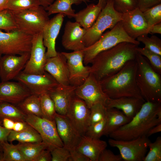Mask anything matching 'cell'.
Returning <instances> with one entry per match:
<instances>
[{
  "label": "cell",
  "mask_w": 161,
  "mask_h": 161,
  "mask_svg": "<svg viewBox=\"0 0 161 161\" xmlns=\"http://www.w3.org/2000/svg\"><path fill=\"white\" fill-rule=\"evenodd\" d=\"M87 30L76 21H68L66 23L62 38V44L66 50H82L85 48L84 37Z\"/></svg>",
  "instance_id": "obj_18"
},
{
  "label": "cell",
  "mask_w": 161,
  "mask_h": 161,
  "mask_svg": "<svg viewBox=\"0 0 161 161\" xmlns=\"http://www.w3.org/2000/svg\"><path fill=\"white\" fill-rule=\"evenodd\" d=\"M61 52L66 59L70 85L76 87L80 85L91 73L90 66L84 64L83 50Z\"/></svg>",
  "instance_id": "obj_13"
},
{
  "label": "cell",
  "mask_w": 161,
  "mask_h": 161,
  "mask_svg": "<svg viewBox=\"0 0 161 161\" xmlns=\"http://www.w3.org/2000/svg\"><path fill=\"white\" fill-rule=\"evenodd\" d=\"M31 91L32 94L38 95L49 92L59 84L48 73L42 74H27L22 71L16 78Z\"/></svg>",
  "instance_id": "obj_15"
},
{
  "label": "cell",
  "mask_w": 161,
  "mask_h": 161,
  "mask_svg": "<svg viewBox=\"0 0 161 161\" xmlns=\"http://www.w3.org/2000/svg\"><path fill=\"white\" fill-rule=\"evenodd\" d=\"M0 161H3V153L0 154Z\"/></svg>",
  "instance_id": "obj_58"
},
{
  "label": "cell",
  "mask_w": 161,
  "mask_h": 161,
  "mask_svg": "<svg viewBox=\"0 0 161 161\" xmlns=\"http://www.w3.org/2000/svg\"><path fill=\"white\" fill-rule=\"evenodd\" d=\"M17 29L10 10L6 9L0 12V30L7 32Z\"/></svg>",
  "instance_id": "obj_40"
},
{
  "label": "cell",
  "mask_w": 161,
  "mask_h": 161,
  "mask_svg": "<svg viewBox=\"0 0 161 161\" xmlns=\"http://www.w3.org/2000/svg\"><path fill=\"white\" fill-rule=\"evenodd\" d=\"M29 126L25 121H16L13 130L17 132L21 131L26 129Z\"/></svg>",
  "instance_id": "obj_49"
},
{
  "label": "cell",
  "mask_w": 161,
  "mask_h": 161,
  "mask_svg": "<svg viewBox=\"0 0 161 161\" xmlns=\"http://www.w3.org/2000/svg\"><path fill=\"white\" fill-rule=\"evenodd\" d=\"M137 84L145 101L161 103V76L152 67L148 60L137 52Z\"/></svg>",
  "instance_id": "obj_4"
},
{
  "label": "cell",
  "mask_w": 161,
  "mask_h": 161,
  "mask_svg": "<svg viewBox=\"0 0 161 161\" xmlns=\"http://www.w3.org/2000/svg\"><path fill=\"white\" fill-rule=\"evenodd\" d=\"M33 37L18 29L6 32L0 30V53L21 55L30 52Z\"/></svg>",
  "instance_id": "obj_8"
},
{
  "label": "cell",
  "mask_w": 161,
  "mask_h": 161,
  "mask_svg": "<svg viewBox=\"0 0 161 161\" xmlns=\"http://www.w3.org/2000/svg\"><path fill=\"white\" fill-rule=\"evenodd\" d=\"M149 151L143 161H161V137L159 136L153 143L148 144Z\"/></svg>",
  "instance_id": "obj_39"
},
{
  "label": "cell",
  "mask_w": 161,
  "mask_h": 161,
  "mask_svg": "<svg viewBox=\"0 0 161 161\" xmlns=\"http://www.w3.org/2000/svg\"><path fill=\"white\" fill-rule=\"evenodd\" d=\"M136 40L144 44V47L161 56V40L157 36L152 35L149 37L148 35L144 34L138 37Z\"/></svg>",
  "instance_id": "obj_36"
},
{
  "label": "cell",
  "mask_w": 161,
  "mask_h": 161,
  "mask_svg": "<svg viewBox=\"0 0 161 161\" xmlns=\"http://www.w3.org/2000/svg\"><path fill=\"white\" fill-rule=\"evenodd\" d=\"M18 107L26 115L43 117L39 95L32 94L18 104Z\"/></svg>",
  "instance_id": "obj_31"
},
{
  "label": "cell",
  "mask_w": 161,
  "mask_h": 161,
  "mask_svg": "<svg viewBox=\"0 0 161 161\" xmlns=\"http://www.w3.org/2000/svg\"><path fill=\"white\" fill-rule=\"evenodd\" d=\"M14 141L20 143H40L42 142V140L38 132L29 125L26 129L21 131H11L7 141L11 143Z\"/></svg>",
  "instance_id": "obj_29"
},
{
  "label": "cell",
  "mask_w": 161,
  "mask_h": 161,
  "mask_svg": "<svg viewBox=\"0 0 161 161\" xmlns=\"http://www.w3.org/2000/svg\"><path fill=\"white\" fill-rule=\"evenodd\" d=\"M76 86L59 84L48 93L52 100L57 113L66 115L73 97L75 95Z\"/></svg>",
  "instance_id": "obj_23"
},
{
  "label": "cell",
  "mask_w": 161,
  "mask_h": 161,
  "mask_svg": "<svg viewBox=\"0 0 161 161\" xmlns=\"http://www.w3.org/2000/svg\"><path fill=\"white\" fill-rule=\"evenodd\" d=\"M75 94L84 101L89 109L98 103L105 106L109 98L103 90L99 81L92 73L83 84L76 87Z\"/></svg>",
  "instance_id": "obj_11"
},
{
  "label": "cell",
  "mask_w": 161,
  "mask_h": 161,
  "mask_svg": "<svg viewBox=\"0 0 161 161\" xmlns=\"http://www.w3.org/2000/svg\"><path fill=\"white\" fill-rule=\"evenodd\" d=\"M161 111V103L145 101L130 121L109 136L111 138L123 140L146 136L150 129L161 123V117L158 116Z\"/></svg>",
  "instance_id": "obj_2"
},
{
  "label": "cell",
  "mask_w": 161,
  "mask_h": 161,
  "mask_svg": "<svg viewBox=\"0 0 161 161\" xmlns=\"http://www.w3.org/2000/svg\"><path fill=\"white\" fill-rule=\"evenodd\" d=\"M43 117L54 120L57 113L54 103L48 92L39 95Z\"/></svg>",
  "instance_id": "obj_33"
},
{
  "label": "cell",
  "mask_w": 161,
  "mask_h": 161,
  "mask_svg": "<svg viewBox=\"0 0 161 161\" xmlns=\"http://www.w3.org/2000/svg\"><path fill=\"white\" fill-rule=\"evenodd\" d=\"M138 46L131 43L123 42L100 52L91 63V73L99 81L114 74L128 62L135 60Z\"/></svg>",
  "instance_id": "obj_1"
},
{
  "label": "cell",
  "mask_w": 161,
  "mask_h": 161,
  "mask_svg": "<svg viewBox=\"0 0 161 161\" xmlns=\"http://www.w3.org/2000/svg\"><path fill=\"white\" fill-rule=\"evenodd\" d=\"M32 94L26 86L18 81L0 83V101L1 102L17 105Z\"/></svg>",
  "instance_id": "obj_20"
},
{
  "label": "cell",
  "mask_w": 161,
  "mask_h": 161,
  "mask_svg": "<svg viewBox=\"0 0 161 161\" xmlns=\"http://www.w3.org/2000/svg\"><path fill=\"white\" fill-rule=\"evenodd\" d=\"M161 131V123H160L150 129L147 132L146 136L148 137L154 134Z\"/></svg>",
  "instance_id": "obj_52"
},
{
  "label": "cell",
  "mask_w": 161,
  "mask_h": 161,
  "mask_svg": "<svg viewBox=\"0 0 161 161\" xmlns=\"http://www.w3.org/2000/svg\"><path fill=\"white\" fill-rule=\"evenodd\" d=\"M10 11L17 29L32 36L42 32L50 20L47 12L40 5L33 8Z\"/></svg>",
  "instance_id": "obj_6"
},
{
  "label": "cell",
  "mask_w": 161,
  "mask_h": 161,
  "mask_svg": "<svg viewBox=\"0 0 161 161\" xmlns=\"http://www.w3.org/2000/svg\"><path fill=\"white\" fill-rule=\"evenodd\" d=\"M2 122L0 121V142L1 143L7 141V138L11 130L6 129L1 126Z\"/></svg>",
  "instance_id": "obj_50"
},
{
  "label": "cell",
  "mask_w": 161,
  "mask_h": 161,
  "mask_svg": "<svg viewBox=\"0 0 161 161\" xmlns=\"http://www.w3.org/2000/svg\"><path fill=\"white\" fill-rule=\"evenodd\" d=\"M123 42H129L138 46L140 43L137 40L133 39L127 34L120 21L111 30L103 34L95 43L83 50L84 53V64L87 65L91 63L99 53Z\"/></svg>",
  "instance_id": "obj_5"
},
{
  "label": "cell",
  "mask_w": 161,
  "mask_h": 161,
  "mask_svg": "<svg viewBox=\"0 0 161 161\" xmlns=\"http://www.w3.org/2000/svg\"><path fill=\"white\" fill-rule=\"evenodd\" d=\"M107 0H98L97 4L102 8V9L105 6Z\"/></svg>",
  "instance_id": "obj_56"
},
{
  "label": "cell",
  "mask_w": 161,
  "mask_h": 161,
  "mask_svg": "<svg viewBox=\"0 0 161 161\" xmlns=\"http://www.w3.org/2000/svg\"><path fill=\"white\" fill-rule=\"evenodd\" d=\"M70 156L68 161H90L89 159L75 148L69 149Z\"/></svg>",
  "instance_id": "obj_47"
},
{
  "label": "cell",
  "mask_w": 161,
  "mask_h": 161,
  "mask_svg": "<svg viewBox=\"0 0 161 161\" xmlns=\"http://www.w3.org/2000/svg\"><path fill=\"white\" fill-rule=\"evenodd\" d=\"M54 120L64 146L69 150L76 148L82 136L74 128L66 115L56 113Z\"/></svg>",
  "instance_id": "obj_21"
},
{
  "label": "cell",
  "mask_w": 161,
  "mask_h": 161,
  "mask_svg": "<svg viewBox=\"0 0 161 161\" xmlns=\"http://www.w3.org/2000/svg\"><path fill=\"white\" fill-rule=\"evenodd\" d=\"M3 150V161H26L16 145L7 141L1 143Z\"/></svg>",
  "instance_id": "obj_34"
},
{
  "label": "cell",
  "mask_w": 161,
  "mask_h": 161,
  "mask_svg": "<svg viewBox=\"0 0 161 161\" xmlns=\"http://www.w3.org/2000/svg\"><path fill=\"white\" fill-rule=\"evenodd\" d=\"M52 161H68L70 156L69 150L64 146L56 147L50 150Z\"/></svg>",
  "instance_id": "obj_44"
},
{
  "label": "cell",
  "mask_w": 161,
  "mask_h": 161,
  "mask_svg": "<svg viewBox=\"0 0 161 161\" xmlns=\"http://www.w3.org/2000/svg\"><path fill=\"white\" fill-rule=\"evenodd\" d=\"M107 145L104 141L84 135L81 136L76 149L88 157L90 161H98L100 153Z\"/></svg>",
  "instance_id": "obj_25"
},
{
  "label": "cell",
  "mask_w": 161,
  "mask_h": 161,
  "mask_svg": "<svg viewBox=\"0 0 161 161\" xmlns=\"http://www.w3.org/2000/svg\"><path fill=\"white\" fill-rule=\"evenodd\" d=\"M44 69L59 84L70 85L66 59L61 52H58L56 56L47 59Z\"/></svg>",
  "instance_id": "obj_22"
},
{
  "label": "cell",
  "mask_w": 161,
  "mask_h": 161,
  "mask_svg": "<svg viewBox=\"0 0 161 161\" xmlns=\"http://www.w3.org/2000/svg\"><path fill=\"white\" fill-rule=\"evenodd\" d=\"M122 15L114 9L112 0H107L95 22L85 34L83 41L85 47L90 46L98 40L106 30L114 27L120 21Z\"/></svg>",
  "instance_id": "obj_7"
},
{
  "label": "cell",
  "mask_w": 161,
  "mask_h": 161,
  "mask_svg": "<svg viewBox=\"0 0 161 161\" xmlns=\"http://www.w3.org/2000/svg\"><path fill=\"white\" fill-rule=\"evenodd\" d=\"M26 115L17 106L6 102H0V121L5 118L16 121H25Z\"/></svg>",
  "instance_id": "obj_32"
},
{
  "label": "cell",
  "mask_w": 161,
  "mask_h": 161,
  "mask_svg": "<svg viewBox=\"0 0 161 161\" xmlns=\"http://www.w3.org/2000/svg\"><path fill=\"white\" fill-rule=\"evenodd\" d=\"M2 55V54H1V53H0V58H1V57Z\"/></svg>",
  "instance_id": "obj_59"
},
{
  "label": "cell",
  "mask_w": 161,
  "mask_h": 161,
  "mask_svg": "<svg viewBox=\"0 0 161 161\" xmlns=\"http://www.w3.org/2000/svg\"><path fill=\"white\" fill-rule=\"evenodd\" d=\"M143 13L149 29L153 25L161 22V3L152 7Z\"/></svg>",
  "instance_id": "obj_38"
},
{
  "label": "cell",
  "mask_w": 161,
  "mask_h": 161,
  "mask_svg": "<svg viewBox=\"0 0 161 161\" xmlns=\"http://www.w3.org/2000/svg\"><path fill=\"white\" fill-rule=\"evenodd\" d=\"M120 22L126 32L133 39H136L142 35L148 34L147 23L143 12L138 7L123 13Z\"/></svg>",
  "instance_id": "obj_16"
},
{
  "label": "cell",
  "mask_w": 161,
  "mask_h": 161,
  "mask_svg": "<svg viewBox=\"0 0 161 161\" xmlns=\"http://www.w3.org/2000/svg\"><path fill=\"white\" fill-rule=\"evenodd\" d=\"M106 123V118L90 125L85 135L96 139H100L103 135Z\"/></svg>",
  "instance_id": "obj_43"
},
{
  "label": "cell",
  "mask_w": 161,
  "mask_h": 161,
  "mask_svg": "<svg viewBox=\"0 0 161 161\" xmlns=\"http://www.w3.org/2000/svg\"><path fill=\"white\" fill-rule=\"evenodd\" d=\"M64 16L62 13H57L50 19L42 32L43 44L47 48L46 52L47 59L57 55L56 40L62 26Z\"/></svg>",
  "instance_id": "obj_19"
},
{
  "label": "cell",
  "mask_w": 161,
  "mask_h": 161,
  "mask_svg": "<svg viewBox=\"0 0 161 161\" xmlns=\"http://www.w3.org/2000/svg\"><path fill=\"white\" fill-rule=\"evenodd\" d=\"M148 33L161 34V22L152 26L149 29Z\"/></svg>",
  "instance_id": "obj_53"
},
{
  "label": "cell",
  "mask_w": 161,
  "mask_h": 161,
  "mask_svg": "<svg viewBox=\"0 0 161 161\" xmlns=\"http://www.w3.org/2000/svg\"><path fill=\"white\" fill-rule=\"evenodd\" d=\"M89 0H56L49 6L44 8L48 15L55 13H62L69 18H74L75 10L72 9V5H78L83 2L87 4Z\"/></svg>",
  "instance_id": "obj_28"
},
{
  "label": "cell",
  "mask_w": 161,
  "mask_h": 161,
  "mask_svg": "<svg viewBox=\"0 0 161 161\" xmlns=\"http://www.w3.org/2000/svg\"><path fill=\"white\" fill-rule=\"evenodd\" d=\"M42 32L33 36L30 57L22 72L27 74H42L47 58Z\"/></svg>",
  "instance_id": "obj_14"
},
{
  "label": "cell",
  "mask_w": 161,
  "mask_h": 161,
  "mask_svg": "<svg viewBox=\"0 0 161 161\" xmlns=\"http://www.w3.org/2000/svg\"><path fill=\"white\" fill-rule=\"evenodd\" d=\"M3 153L2 148L1 142H0V154Z\"/></svg>",
  "instance_id": "obj_57"
},
{
  "label": "cell",
  "mask_w": 161,
  "mask_h": 161,
  "mask_svg": "<svg viewBox=\"0 0 161 161\" xmlns=\"http://www.w3.org/2000/svg\"><path fill=\"white\" fill-rule=\"evenodd\" d=\"M30 52L21 55H5L0 59L1 82L16 79L22 71L29 60Z\"/></svg>",
  "instance_id": "obj_17"
},
{
  "label": "cell",
  "mask_w": 161,
  "mask_h": 161,
  "mask_svg": "<svg viewBox=\"0 0 161 161\" xmlns=\"http://www.w3.org/2000/svg\"><path fill=\"white\" fill-rule=\"evenodd\" d=\"M40 5L44 8L49 6L53 2L54 0H38Z\"/></svg>",
  "instance_id": "obj_54"
},
{
  "label": "cell",
  "mask_w": 161,
  "mask_h": 161,
  "mask_svg": "<svg viewBox=\"0 0 161 161\" xmlns=\"http://www.w3.org/2000/svg\"><path fill=\"white\" fill-rule=\"evenodd\" d=\"M137 67L135 60L129 61L117 72L99 81L109 98L131 97L143 99L136 83Z\"/></svg>",
  "instance_id": "obj_3"
},
{
  "label": "cell",
  "mask_w": 161,
  "mask_h": 161,
  "mask_svg": "<svg viewBox=\"0 0 161 161\" xmlns=\"http://www.w3.org/2000/svg\"><path fill=\"white\" fill-rule=\"evenodd\" d=\"M52 156L50 150L46 149L41 151L34 161H51Z\"/></svg>",
  "instance_id": "obj_48"
},
{
  "label": "cell",
  "mask_w": 161,
  "mask_h": 161,
  "mask_svg": "<svg viewBox=\"0 0 161 161\" xmlns=\"http://www.w3.org/2000/svg\"><path fill=\"white\" fill-rule=\"evenodd\" d=\"M151 142L146 136L128 140L112 138L108 140L110 146L118 149L123 160L125 161H143Z\"/></svg>",
  "instance_id": "obj_9"
},
{
  "label": "cell",
  "mask_w": 161,
  "mask_h": 161,
  "mask_svg": "<svg viewBox=\"0 0 161 161\" xmlns=\"http://www.w3.org/2000/svg\"><path fill=\"white\" fill-rule=\"evenodd\" d=\"M40 5L38 0H9L7 9L19 11L33 8Z\"/></svg>",
  "instance_id": "obj_37"
},
{
  "label": "cell",
  "mask_w": 161,
  "mask_h": 161,
  "mask_svg": "<svg viewBox=\"0 0 161 161\" xmlns=\"http://www.w3.org/2000/svg\"><path fill=\"white\" fill-rule=\"evenodd\" d=\"M138 53L145 57L153 69L157 73L161 74V56L149 50L145 47L137 48Z\"/></svg>",
  "instance_id": "obj_35"
},
{
  "label": "cell",
  "mask_w": 161,
  "mask_h": 161,
  "mask_svg": "<svg viewBox=\"0 0 161 161\" xmlns=\"http://www.w3.org/2000/svg\"><path fill=\"white\" fill-rule=\"evenodd\" d=\"M145 102L143 99L135 97H109L105 106L107 109L114 108L121 110L131 119L140 110Z\"/></svg>",
  "instance_id": "obj_24"
},
{
  "label": "cell",
  "mask_w": 161,
  "mask_h": 161,
  "mask_svg": "<svg viewBox=\"0 0 161 161\" xmlns=\"http://www.w3.org/2000/svg\"><path fill=\"white\" fill-rule=\"evenodd\" d=\"M0 102H1V101H0Z\"/></svg>",
  "instance_id": "obj_61"
},
{
  "label": "cell",
  "mask_w": 161,
  "mask_h": 161,
  "mask_svg": "<svg viewBox=\"0 0 161 161\" xmlns=\"http://www.w3.org/2000/svg\"><path fill=\"white\" fill-rule=\"evenodd\" d=\"M25 121L38 132L49 150L55 147L64 146L58 134L55 120L29 114L26 115Z\"/></svg>",
  "instance_id": "obj_10"
},
{
  "label": "cell",
  "mask_w": 161,
  "mask_h": 161,
  "mask_svg": "<svg viewBox=\"0 0 161 161\" xmlns=\"http://www.w3.org/2000/svg\"><path fill=\"white\" fill-rule=\"evenodd\" d=\"M26 161H34L42 150L48 149L43 141L40 143H20L16 145Z\"/></svg>",
  "instance_id": "obj_30"
},
{
  "label": "cell",
  "mask_w": 161,
  "mask_h": 161,
  "mask_svg": "<svg viewBox=\"0 0 161 161\" xmlns=\"http://www.w3.org/2000/svg\"><path fill=\"white\" fill-rule=\"evenodd\" d=\"M161 3V0H138V7L142 12Z\"/></svg>",
  "instance_id": "obj_46"
},
{
  "label": "cell",
  "mask_w": 161,
  "mask_h": 161,
  "mask_svg": "<svg viewBox=\"0 0 161 161\" xmlns=\"http://www.w3.org/2000/svg\"><path fill=\"white\" fill-rule=\"evenodd\" d=\"M90 109L84 101L75 95L66 116L78 133L84 135L90 126Z\"/></svg>",
  "instance_id": "obj_12"
},
{
  "label": "cell",
  "mask_w": 161,
  "mask_h": 161,
  "mask_svg": "<svg viewBox=\"0 0 161 161\" xmlns=\"http://www.w3.org/2000/svg\"><path fill=\"white\" fill-rule=\"evenodd\" d=\"M90 109V125L106 118L107 109L103 104H96L92 106Z\"/></svg>",
  "instance_id": "obj_41"
},
{
  "label": "cell",
  "mask_w": 161,
  "mask_h": 161,
  "mask_svg": "<svg viewBox=\"0 0 161 161\" xmlns=\"http://www.w3.org/2000/svg\"><path fill=\"white\" fill-rule=\"evenodd\" d=\"M3 127L7 129L13 130L15 123V121L10 119L5 118L2 120Z\"/></svg>",
  "instance_id": "obj_51"
},
{
  "label": "cell",
  "mask_w": 161,
  "mask_h": 161,
  "mask_svg": "<svg viewBox=\"0 0 161 161\" xmlns=\"http://www.w3.org/2000/svg\"><path fill=\"white\" fill-rule=\"evenodd\" d=\"M9 0H0V12L7 9Z\"/></svg>",
  "instance_id": "obj_55"
},
{
  "label": "cell",
  "mask_w": 161,
  "mask_h": 161,
  "mask_svg": "<svg viewBox=\"0 0 161 161\" xmlns=\"http://www.w3.org/2000/svg\"><path fill=\"white\" fill-rule=\"evenodd\" d=\"M106 123L103 135L109 136L112 133L128 123L131 119L122 112L112 108L107 109Z\"/></svg>",
  "instance_id": "obj_26"
},
{
  "label": "cell",
  "mask_w": 161,
  "mask_h": 161,
  "mask_svg": "<svg viewBox=\"0 0 161 161\" xmlns=\"http://www.w3.org/2000/svg\"><path fill=\"white\" fill-rule=\"evenodd\" d=\"M114 9L122 13L138 7V0H112Z\"/></svg>",
  "instance_id": "obj_42"
},
{
  "label": "cell",
  "mask_w": 161,
  "mask_h": 161,
  "mask_svg": "<svg viewBox=\"0 0 161 161\" xmlns=\"http://www.w3.org/2000/svg\"><path fill=\"white\" fill-rule=\"evenodd\" d=\"M123 159L120 154H114L111 151L106 148L100 153L98 161H121Z\"/></svg>",
  "instance_id": "obj_45"
},
{
  "label": "cell",
  "mask_w": 161,
  "mask_h": 161,
  "mask_svg": "<svg viewBox=\"0 0 161 161\" xmlns=\"http://www.w3.org/2000/svg\"><path fill=\"white\" fill-rule=\"evenodd\" d=\"M93 1H96V0H92Z\"/></svg>",
  "instance_id": "obj_60"
},
{
  "label": "cell",
  "mask_w": 161,
  "mask_h": 161,
  "mask_svg": "<svg viewBox=\"0 0 161 161\" xmlns=\"http://www.w3.org/2000/svg\"><path fill=\"white\" fill-rule=\"evenodd\" d=\"M102 9L97 4H91L75 13L74 18L82 27L87 30L94 23Z\"/></svg>",
  "instance_id": "obj_27"
}]
</instances>
